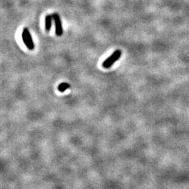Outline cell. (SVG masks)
I'll return each instance as SVG.
<instances>
[{
    "label": "cell",
    "mask_w": 189,
    "mask_h": 189,
    "mask_svg": "<svg viewBox=\"0 0 189 189\" xmlns=\"http://www.w3.org/2000/svg\"><path fill=\"white\" fill-rule=\"evenodd\" d=\"M122 51L121 50H116L108 58L105 60L102 63V67L105 69L110 68L117 60H119L121 56Z\"/></svg>",
    "instance_id": "obj_1"
},
{
    "label": "cell",
    "mask_w": 189,
    "mask_h": 189,
    "mask_svg": "<svg viewBox=\"0 0 189 189\" xmlns=\"http://www.w3.org/2000/svg\"><path fill=\"white\" fill-rule=\"evenodd\" d=\"M22 39H23V42H24V44L25 46H27V48L29 49V50L32 51L34 49V44L33 42V39H32V37L31 36L30 32H29V29L26 28L23 29V32H22Z\"/></svg>",
    "instance_id": "obj_2"
},
{
    "label": "cell",
    "mask_w": 189,
    "mask_h": 189,
    "mask_svg": "<svg viewBox=\"0 0 189 189\" xmlns=\"http://www.w3.org/2000/svg\"><path fill=\"white\" fill-rule=\"evenodd\" d=\"M52 16L55 23V34H56L57 36H60L63 34V24H62V21L60 20V17L57 13H54Z\"/></svg>",
    "instance_id": "obj_3"
},
{
    "label": "cell",
    "mask_w": 189,
    "mask_h": 189,
    "mask_svg": "<svg viewBox=\"0 0 189 189\" xmlns=\"http://www.w3.org/2000/svg\"><path fill=\"white\" fill-rule=\"evenodd\" d=\"M53 20V19L52 15H48V16H46V18H45V29H46V30L47 32L50 31L51 26H52Z\"/></svg>",
    "instance_id": "obj_4"
},
{
    "label": "cell",
    "mask_w": 189,
    "mask_h": 189,
    "mask_svg": "<svg viewBox=\"0 0 189 189\" xmlns=\"http://www.w3.org/2000/svg\"><path fill=\"white\" fill-rule=\"evenodd\" d=\"M70 88V85L69 84V83H62L58 85V87H57V89H58V91L60 92H61V93H63V92L65 91L66 90L69 89Z\"/></svg>",
    "instance_id": "obj_5"
}]
</instances>
